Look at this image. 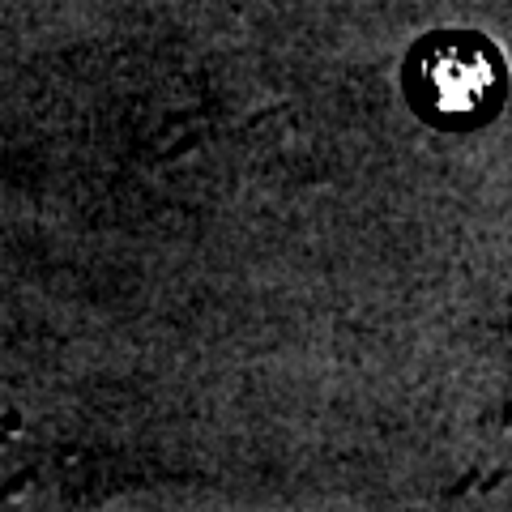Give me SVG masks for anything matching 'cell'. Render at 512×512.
I'll return each instance as SVG.
<instances>
[{"label":"cell","mask_w":512,"mask_h":512,"mask_svg":"<svg viewBox=\"0 0 512 512\" xmlns=\"http://www.w3.org/2000/svg\"><path fill=\"white\" fill-rule=\"evenodd\" d=\"M410 94L436 124H478L504 99V60L474 35L431 39L410 64Z\"/></svg>","instance_id":"obj_1"}]
</instances>
